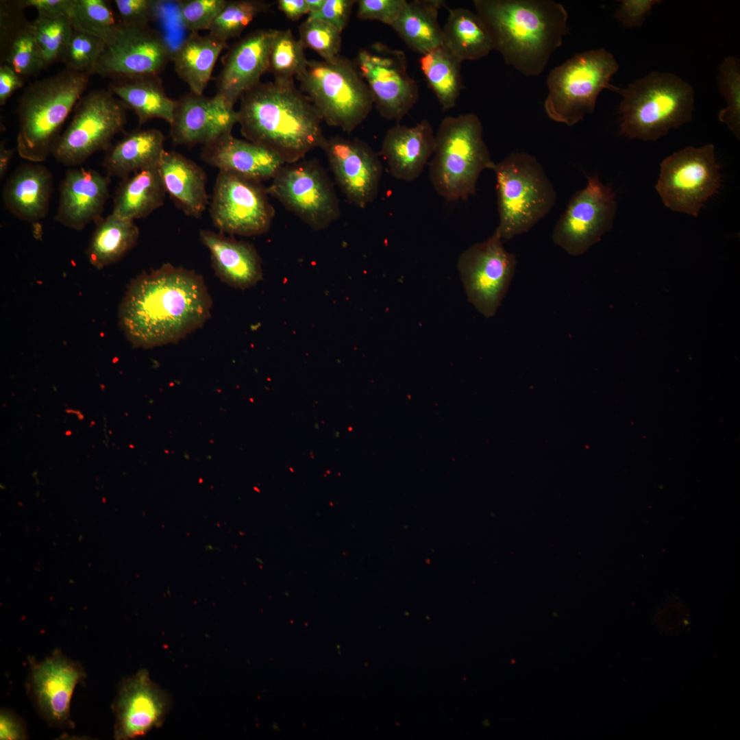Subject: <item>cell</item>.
Here are the masks:
<instances>
[{
  "label": "cell",
  "instance_id": "f907efd6",
  "mask_svg": "<svg viewBox=\"0 0 740 740\" xmlns=\"http://www.w3.org/2000/svg\"><path fill=\"white\" fill-rule=\"evenodd\" d=\"M21 5L27 8H35L38 15L48 18L71 16L75 0H21Z\"/></svg>",
  "mask_w": 740,
  "mask_h": 740
},
{
  "label": "cell",
  "instance_id": "8fae6325",
  "mask_svg": "<svg viewBox=\"0 0 740 740\" xmlns=\"http://www.w3.org/2000/svg\"><path fill=\"white\" fill-rule=\"evenodd\" d=\"M719 169L713 144L687 147L661 162L655 188L665 207L696 217L720 188Z\"/></svg>",
  "mask_w": 740,
  "mask_h": 740
},
{
  "label": "cell",
  "instance_id": "8992f818",
  "mask_svg": "<svg viewBox=\"0 0 740 740\" xmlns=\"http://www.w3.org/2000/svg\"><path fill=\"white\" fill-rule=\"evenodd\" d=\"M495 165L476 114L442 120L429 163L430 182L439 196L449 201L467 200L476 193L481 173Z\"/></svg>",
  "mask_w": 740,
  "mask_h": 740
},
{
  "label": "cell",
  "instance_id": "4316f807",
  "mask_svg": "<svg viewBox=\"0 0 740 740\" xmlns=\"http://www.w3.org/2000/svg\"><path fill=\"white\" fill-rule=\"evenodd\" d=\"M199 237L210 253L215 274L223 282L245 289L262 279L261 259L253 245L210 230H200Z\"/></svg>",
  "mask_w": 740,
  "mask_h": 740
},
{
  "label": "cell",
  "instance_id": "f35d334b",
  "mask_svg": "<svg viewBox=\"0 0 740 740\" xmlns=\"http://www.w3.org/2000/svg\"><path fill=\"white\" fill-rule=\"evenodd\" d=\"M30 27L45 66L61 61L73 31L71 17L48 18L38 15L30 22Z\"/></svg>",
  "mask_w": 740,
  "mask_h": 740
},
{
  "label": "cell",
  "instance_id": "60d3db41",
  "mask_svg": "<svg viewBox=\"0 0 740 740\" xmlns=\"http://www.w3.org/2000/svg\"><path fill=\"white\" fill-rule=\"evenodd\" d=\"M268 4L260 0L226 1L208 32L213 36L227 42L238 36L259 14L268 9Z\"/></svg>",
  "mask_w": 740,
  "mask_h": 740
},
{
  "label": "cell",
  "instance_id": "484cf974",
  "mask_svg": "<svg viewBox=\"0 0 740 740\" xmlns=\"http://www.w3.org/2000/svg\"><path fill=\"white\" fill-rule=\"evenodd\" d=\"M20 1H1V64L10 65L24 79L46 68Z\"/></svg>",
  "mask_w": 740,
  "mask_h": 740
},
{
  "label": "cell",
  "instance_id": "83f0119b",
  "mask_svg": "<svg viewBox=\"0 0 740 740\" xmlns=\"http://www.w3.org/2000/svg\"><path fill=\"white\" fill-rule=\"evenodd\" d=\"M157 169L166 193L177 207L188 216L199 217L208 202L203 169L180 153L165 150Z\"/></svg>",
  "mask_w": 740,
  "mask_h": 740
},
{
  "label": "cell",
  "instance_id": "836d02e7",
  "mask_svg": "<svg viewBox=\"0 0 740 740\" xmlns=\"http://www.w3.org/2000/svg\"><path fill=\"white\" fill-rule=\"evenodd\" d=\"M460 62L476 60L493 50L490 34L479 15L469 9L449 10L443 45Z\"/></svg>",
  "mask_w": 740,
  "mask_h": 740
},
{
  "label": "cell",
  "instance_id": "ac0fdd59",
  "mask_svg": "<svg viewBox=\"0 0 740 740\" xmlns=\"http://www.w3.org/2000/svg\"><path fill=\"white\" fill-rule=\"evenodd\" d=\"M86 676L82 666L60 651L32 663L27 689L40 716L51 726H71L70 704L73 691Z\"/></svg>",
  "mask_w": 740,
  "mask_h": 740
},
{
  "label": "cell",
  "instance_id": "9a60e30c",
  "mask_svg": "<svg viewBox=\"0 0 740 740\" xmlns=\"http://www.w3.org/2000/svg\"><path fill=\"white\" fill-rule=\"evenodd\" d=\"M355 64L379 114L387 120L402 121L419 99V87L409 75L404 52L375 42L371 49L358 52Z\"/></svg>",
  "mask_w": 740,
  "mask_h": 740
},
{
  "label": "cell",
  "instance_id": "bcb514c9",
  "mask_svg": "<svg viewBox=\"0 0 740 740\" xmlns=\"http://www.w3.org/2000/svg\"><path fill=\"white\" fill-rule=\"evenodd\" d=\"M119 22L129 27H147L157 16L159 2L153 0H114Z\"/></svg>",
  "mask_w": 740,
  "mask_h": 740
},
{
  "label": "cell",
  "instance_id": "ab89813d",
  "mask_svg": "<svg viewBox=\"0 0 740 740\" xmlns=\"http://www.w3.org/2000/svg\"><path fill=\"white\" fill-rule=\"evenodd\" d=\"M71 18L74 29L95 36L106 44L119 25L109 1L106 0H75Z\"/></svg>",
  "mask_w": 740,
  "mask_h": 740
},
{
  "label": "cell",
  "instance_id": "db71d44e",
  "mask_svg": "<svg viewBox=\"0 0 740 740\" xmlns=\"http://www.w3.org/2000/svg\"><path fill=\"white\" fill-rule=\"evenodd\" d=\"M278 9L291 21H297L309 14L306 0H279Z\"/></svg>",
  "mask_w": 740,
  "mask_h": 740
},
{
  "label": "cell",
  "instance_id": "5bb4252c",
  "mask_svg": "<svg viewBox=\"0 0 740 740\" xmlns=\"http://www.w3.org/2000/svg\"><path fill=\"white\" fill-rule=\"evenodd\" d=\"M268 195L260 182L219 171L210 206L213 225L220 232L230 234L265 233L275 216Z\"/></svg>",
  "mask_w": 740,
  "mask_h": 740
},
{
  "label": "cell",
  "instance_id": "7dc6e473",
  "mask_svg": "<svg viewBox=\"0 0 740 740\" xmlns=\"http://www.w3.org/2000/svg\"><path fill=\"white\" fill-rule=\"evenodd\" d=\"M406 0H359L357 17L360 20L377 21L392 26L406 5Z\"/></svg>",
  "mask_w": 740,
  "mask_h": 740
},
{
  "label": "cell",
  "instance_id": "e0dca14e",
  "mask_svg": "<svg viewBox=\"0 0 740 740\" xmlns=\"http://www.w3.org/2000/svg\"><path fill=\"white\" fill-rule=\"evenodd\" d=\"M171 58L169 45L158 32L149 26L119 23L114 36L106 44L93 74L112 80L159 75Z\"/></svg>",
  "mask_w": 740,
  "mask_h": 740
},
{
  "label": "cell",
  "instance_id": "2e32d148",
  "mask_svg": "<svg viewBox=\"0 0 740 740\" xmlns=\"http://www.w3.org/2000/svg\"><path fill=\"white\" fill-rule=\"evenodd\" d=\"M616 211L610 187L596 175L588 176L586 186L573 195L557 221L553 242L571 256L582 255L611 229Z\"/></svg>",
  "mask_w": 740,
  "mask_h": 740
},
{
  "label": "cell",
  "instance_id": "ee69618b",
  "mask_svg": "<svg viewBox=\"0 0 740 740\" xmlns=\"http://www.w3.org/2000/svg\"><path fill=\"white\" fill-rule=\"evenodd\" d=\"M299 42L304 48L318 53L323 60L338 57L341 47V32L329 23L308 17L299 28Z\"/></svg>",
  "mask_w": 740,
  "mask_h": 740
},
{
  "label": "cell",
  "instance_id": "f546056e",
  "mask_svg": "<svg viewBox=\"0 0 740 740\" xmlns=\"http://www.w3.org/2000/svg\"><path fill=\"white\" fill-rule=\"evenodd\" d=\"M164 142V136L158 130H134L108 149L103 165L109 176L122 180L157 167L165 151Z\"/></svg>",
  "mask_w": 740,
  "mask_h": 740
},
{
  "label": "cell",
  "instance_id": "f6af8a7d",
  "mask_svg": "<svg viewBox=\"0 0 740 740\" xmlns=\"http://www.w3.org/2000/svg\"><path fill=\"white\" fill-rule=\"evenodd\" d=\"M226 3L225 0H184L178 8L184 27L192 32L208 30Z\"/></svg>",
  "mask_w": 740,
  "mask_h": 740
},
{
  "label": "cell",
  "instance_id": "ba28073f",
  "mask_svg": "<svg viewBox=\"0 0 740 740\" xmlns=\"http://www.w3.org/2000/svg\"><path fill=\"white\" fill-rule=\"evenodd\" d=\"M322 120L349 133L370 113L373 100L356 64L341 56L308 60L297 77Z\"/></svg>",
  "mask_w": 740,
  "mask_h": 740
},
{
  "label": "cell",
  "instance_id": "44dd1931",
  "mask_svg": "<svg viewBox=\"0 0 740 740\" xmlns=\"http://www.w3.org/2000/svg\"><path fill=\"white\" fill-rule=\"evenodd\" d=\"M236 123L238 112L225 99L190 91L176 100L170 135L175 145L205 146L232 133Z\"/></svg>",
  "mask_w": 740,
  "mask_h": 740
},
{
  "label": "cell",
  "instance_id": "ffe728a7",
  "mask_svg": "<svg viewBox=\"0 0 740 740\" xmlns=\"http://www.w3.org/2000/svg\"><path fill=\"white\" fill-rule=\"evenodd\" d=\"M321 149L338 186L350 203L363 208L374 201L382 166L377 153L367 143L336 136L325 138Z\"/></svg>",
  "mask_w": 740,
  "mask_h": 740
},
{
  "label": "cell",
  "instance_id": "d4e9b609",
  "mask_svg": "<svg viewBox=\"0 0 740 740\" xmlns=\"http://www.w3.org/2000/svg\"><path fill=\"white\" fill-rule=\"evenodd\" d=\"M434 143L435 134L428 121L423 120L412 127L397 123L387 130L380 154L394 177L412 182L419 177L432 158Z\"/></svg>",
  "mask_w": 740,
  "mask_h": 740
},
{
  "label": "cell",
  "instance_id": "681fc988",
  "mask_svg": "<svg viewBox=\"0 0 740 740\" xmlns=\"http://www.w3.org/2000/svg\"><path fill=\"white\" fill-rule=\"evenodd\" d=\"M617 10L615 17L623 25L632 28L640 27L659 0H623Z\"/></svg>",
  "mask_w": 740,
  "mask_h": 740
},
{
  "label": "cell",
  "instance_id": "d6986e66",
  "mask_svg": "<svg viewBox=\"0 0 740 740\" xmlns=\"http://www.w3.org/2000/svg\"><path fill=\"white\" fill-rule=\"evenodd\" d=\"M171 705L169 695L151 680L146 669L124 678L112 704L114 738L133 739L160 727Z\"/></svg>",
  "mask_w": 740,
  "mask_h": 740
},
{
  "label": "cell",
  "instance_id": "8d00e7d4",
  "mask_svg": "<svg viewBox=\"0 0 740 740\" xmlns=\"http://www.w3.org/2000/svg\"><path fill=\"white\" fill-rule=\"evenodd\" d=\"M461 63L443 45L419 59L421 70L443 110L456 106L462 90Z\"/></svg>",
  "mask_w": 740,
  "mask_h": 740
},
{
  "label": "cell",
  "instance_id": "9f6ffc18",
  "mask_svg": "<svg viewBox=\"0 0 740 740\" xmlns=\"http://www.w3.org/2000/svg\"><path fill=\"white\" fill-rule=\"evenodd\" d=\"M309 14L318 12L323 6L325 0H306Z\"/></svg>",
  "mask_w": 740,
  "mask_h": 740
},
{
  "label": "cell",
  "instance_id": "d590c367",
  "mask_svg": "<svg viewBox=\"0 0 740 740\" xmlns=\"http://www.w3.org/2000/svg\"><path fill=\"white\" fill-rule=\"evenodd\" d=\"M95 228L86 249L89 262L101 269L120 260L134 247L139 229L134 221L111 213L95 221Z\"/></svg>",
  "mask_w": 740,
  "mask_h": 740
},
{
  "label": "cell",
  "instance_id": "7a4b0ae2",
  "mask_svg": "<svg viewBox=\"0 0 740 740\" xmlns=\"http://www.w3.org/2000/svg\"><path fill=\"white\" fill-rule=\"evenodd\" d=\"M238 123L243 136L278 155L285 164L321 148L323 121L294 82H260L240 99Z\"/></svg>",
  "mask_w": 740,
  "mask_h": 740
},
{
  "label": "cell",
  "instance_id": "30bf717a",
  "mask_svg": "<svg viewBox=\"0 0 740 740\" xmlns=\"http://www.w3.org/2000/svg\"><path fill=\"white\" fill-rule=\"evenodd\" d=\"M127 109L108 90H93L83 95L52 155L59 162L75 166L95 152L108 149L113 137L123 130Z\"/></svg>",
  "mask_w": 740,
  "mask_h": 740
},
{
  "label": "cell",
  "instance_id": "c3c4849f",
  "mask_svg": "<svg viewBox=\"0 0 740 740\" xmlns=\"http://www.w3.org/2000/svg\"><path fill=\"white\" fill-rule=\"evenodd\" d=\"M355 0H325L322 8L308 17L322 20L342 32L348 23Z\"/></svg>",
  "mask_w": 740,
  "mask_h": 740
},
{
  "label": "cell",
  "instance_id": "4dcf8cb0",
  "mask_svg": "<svg viewBox=\"0 0 740 740\" xmlns=\"http://www.w3.org/2000/svg\"><path fill=\"white\" fill-rule=\"evenodd\" d=\"M108 90L134 112L139 125L153 119L173 121L176 100L166 95L159 75L114 79Z\"/></svg>",
  "mask_w": 740,
  "mask_h": 740
},
{
  "label": "cell",
  "instance_id": "4fadbf2b",
  "mask_svg": "<svg viewBox=\"0 0 740 740\" xmlns=\"http://www.w3.org/2000/svg\"><path fill=\"white\" fill-rule=\"evenodd\" d=\"M502 243L495 230L488 239L464 251L457 262L468 301L486 318L495 314L517 268L516 256Z\"/></svg>",
  "mask_w": 740,
  "mask_h": 740
},
{
  "label": "cell",
  "instance_id": "7c38bea8",
  "mask_svg": "<svg viewBox=\"0 0 740 740\" xmlns=\"http://www.w3.org/2000/svg\"><path fill=\"white\" fill-rule=\"evenodd\" d=\"M267 190L269 195L314 230L328 228L339 217L340 207L334 186L316 160L284 164Z\"/></svg>",
  "mask_w": 740,
  "mask_h": 740
},
{
  "label": "cell",
  "instance_id": "b9f144b4",
  "mask_svg": "<svg viewBox=\"0 0 740 740\" xmlns=\"http://www.w3.org/2000/svg\"><path fill=\"white\" fill-rule=\"evenodd\" d=\"M719 92L726 106L718 114V119L739 139L740 136V62L737 58L726 57L719 66L717 77Z\"/></svg>",
  "mask_w": 740,
  "mask_h": 740
},
{
  "label": "cell",
  "instance_id": "cb8c5ba5",
  "mask_svg": "<svg viewBox=\"0 0 740 740\" xmlns=\"http://www.w3.org/2000/svg\"><path fill=\"white\" fill-rule=\"evenodd\" d=\"M201 158L221 171L262 182L272 180L285 162L258 144L234 137L232 133L203 146Z\"/></svg>",
  "mask_w": 740,
  "mask_h": 740
},
{
  "label": "cell",
  "instance_id": "f1b7e54d",
  "mask_svg": "<svg viewBox=\"0 0 740 740\" xmlns=\"http://www.w3.org/2000/svg\"><path fill=\"white\" fill-rule=\"evenodd\" d=\"M52 191L50 171L39 163L29 162L17 168L7 181L3 203L17 218L34 222L46 216Z\"/></svg>",
  "mask_w": 740,
  "mask_h": 740
},
{
  "label": "cell",
  "instance_id": "11a10c76",
  "mask_svg": "<svg viewBox=\"0 0 740 740\" xmlns=\"http://www.w3.org/2000/svg\"><path fill=\"white\" fill-rule=\"evenodd\" d=\"M17 149L8 148L4 141L0 143V178L5 175L15 151Z\"/></svg>",
  "mask_w": 740,
  "mask_h": 740
},
{
  "label": "cell",
  "instance_id": "3957f363",
  "mask_svg": "<svg viewBox=\"0 0 740 740\" xmlns=\"http://www.w3.org/2000/svg\"><path fill=\"white\" fill-rule=\"evenodd\" d=\"M493 49L526 76L540 75L568 34V14L552 0H474Z\"/></svg>",
  "mask_w": 740,
  "mask_h": 740
},
{
  "label": "cell",
  "instance_id": "6da1fadb",
  "mask_svg": "<svg viewBox=\"0 0 740 740\" xmlns=\"http://www.w3.org/2000/svg\"><path fill=\"white\" fill-rule=\"evenodd\" d=\"M212 299L202 277L165 263L132 281L119 309V325L136 347L175 343L210 318Z\"/></svg>",
  "mask_w": 740,
  "mask_h": 740
},
{
  "label": "cell",
  "instance_id": "e575fe53",
  "mask_svg": "<svg viewBox=\"0 0 740 740\" xmlns=\"http://www.w3.org/2000/svg\"><path fill=\"white\" fill-rule=\"evenodd\" d=\"M166 193L157 167L138 171L122 180L112 213L134 221L145 218L164 204Z\"/></svg>",
  "mask_w": 740,
  "mask_h": 740
},
{
  "label": "cell",
  "instance_id": "9c48e42d",
  "mask_svg": "<svg viewBox=\"0 0 740 740\" xmlns=\"http://www.w3.org/2000/svg\"><path fill=\"white\" fill-rule=\"evenodd\" d=\"M619 65L604 49L576 54L554 68L547 78L548 94L544 108L548 117L573 126L591 114L604 89L612 90L610 81Z\"/></svg>",
  "mask_w": 740,
  "mask_h": 740
},
{
  "label": "cell",
  "instance_id": "d6a6232c",
  "mask_svg": "<svg viewBox=\"0 0 740 740\" xmlns=\"http://www.w3.org/2000/svg\"><path fill=\"white\" fill-rule=\"evenodd\" d=\"M445 4L443 0L407 1L391 27L410 49L423 55L443 45L438 16Z\"/></svg>",
  "mask_w": 740,
  "mask_h": 740
},
{
  "label": "cell",
  "instance_id": "277c9868",
  "mask_svg": "<svg viewBox=\"0 0 740 740\" xmlns=\"http://www.w3.org/2000/svg\"><path fill=\"white\" fill-rule=\"evenodd\" d=\"M90 75L65 69L29 84L18 101L16 149L29 162L52 154L62 127L88 86Z\"/></svg>",
  "mask_w": 740,
  "mask_h": 740
},
{
  "label": "cell",
  "instance_id": "7402d4cb",
  "mask_svg": "<svg viewBox=\"0 0 740 740\" xmlns=\"http://www.w3.org/2000/svg\"><path fill=\"white\" fill-rule=\"evenodd\" d=\"M277 29L255 30L234 43L223 57L217 77V93L234 106L269 71L271 45Z\"/></svg>",
  "mask_w": 740,
  "mask_h": 740
},
{
  "label": "cell",
  "instance_id": "f5cc1de1",
  "mask_svg": "<svg viewBox=\"0 0 740 740\" xmlns=\"http://www.w3.org/2000/svg\"><path fill=\"white\" fill-rule=\"evenodd\" d=\"M25 79L10 65L0 66V104L4 105L11 95L23 86Z\"/></svg>",
  "mask_w": 740,
  "mask_h": 740
},
{
  "label": "cell",
  "instance_id": "74e56055",
  "mask_svg": "<svg viewBox=\"0 0 740 740\" xmlns=\"http://www.w3.org/2000/svg\"><path fill=\"white\" fill-rule=\"evenodd\" d=\"M304 47L293 36L290 29L278 30L273 40L269 61V71L274 80L294 82L308 64Z\"/></svg>",
  "mask_w": 740,
  "mask_h": 740
},
{
  "label": "cell",
  "instance_id": "52a82bcc",
  "mask_svg": "<svg viewBox=\"0 0 740 740\" xmlns=\"http://www.w3.org/2000/svg\"><path fill=\"white\" fill-rule=\"evenodd\" d=\"M499 224L502 241L528 232L551 210L556 193L533 156L514 152L495 163Z\"/></svg>",
  "mask_w": 740,
  "mask_h": 740
},
{
  "label": "cell",
  "instance_id": "5b68a950",
  "mask_svg": "<svg viewBox=\"0 0 740 740\" xmlns=\"http://www.w3.org/2000/svg\"><path fill=\"white\" fill-rule=\"evenodd\" d=\"M611 90L621 95L619 133L628 138L656 141L692 119L693 88L673 73L652 71Z\"/></svg>",
  "mask_w": 740,
  "mask_h": 740
},
{
  "label": "cell",
  "instance_id": "816d5d0a",
  "mask_svg": "<svg viewBox=\"0 0 740 740\" xmlns=\"http://www.w3.org/2000/svg\"><path fill=\"white\" fill-rule=\"evenodd\" d=\"M27 730L23 720L14 712L1 709L0 713V739H25Z\"/></svg>",
  "mask_w": 740,
  "mask_h": 740
},
{
  "label": "cell",
  "instance_id": "603a6c76",
  "mask_svg": "<svg viewBox=\"0 0 740 740\" xmlns=\"http://www.w3.org/2000/svg\"><path fill=\"white\" fill-rule=\"evenodd\" d=\"M109 177L92 169H69L60 186L55 216L64 226L82 230L101 217L109 197Z\"/></svg>",
  "mask_w": 740,
  "mask_h": 740
},
{
  "label": "cell",
  "instance_id": "7bdbcfd3",
  "mask_svg": "<svg viewBox=\"0 0 740 740\" xmlns=\"http://www.w3.org/2000/svg\"><path fill=\"white\" fill-rule=\"evenodd\" d=\"M105 46L101 39L73 28L61 61L66 69L90 75Z\"/></svg>",
  "mask_w": 740,
  "mask_h": 740
},
{
  "label": "cell",
  "instance_id": "1f68e13d",
  "mask_svg": "<svg viewBox=\"0 0 740 740\" xmlns=\"http://www.w3.org/2000/svg\"><path fill=\"white\" fill-rule=\"evenodd\" d=\"M226 47V42L209 33L192 32L176 49L172 58L175 71L190 92L203 95L216 62Z\"/></svg>",
  "mask_w": 740,
  "mask_h": 740
}]
</instances>
